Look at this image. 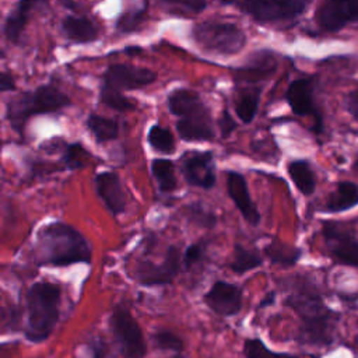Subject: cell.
<instances>
[{
  "mask_svg": "<svg viewBox=\"0 0 358 358\" xmlns=\"http://www.w3.org/2000/svg\"><path fill=\"white\" fill-rule=\"evenodd\" d=\"M284 305L291 308L299 317L298 341L313 347L333 344L340 313L330 309L322 295L306 281H298L285 296Z\"/></svg>",
  "mask_w": 358,
  "mask_h": 358,
  "instance_id": "obj_1",
  "label": "cell"
},
{
  "mask_svg": "<svg viewBox=\"0 0 358 358\" xmlns=\"http://www.w3.org/2000/svg\"><path fill=\"white\" fill-rule=\"evenodd\" d=\"M34 253L38 266L52 267L88 264L92 259V250L85 236L63 221H52L38 229Z\"/></svg>",
  "mask_w": 358,
  "mask_h": 358,
  "instance_id": "obj_2",
  "label": "cell"
},
{
  "mask_svg": "<svg viewBox=\"0 0 358 358\" xmlns=\"http://www.w3.org/2000/svg\"><path fill=\"white\" fill-rule=\"evenodd\" d=\"M62 303V288L59 284L42 280L34 282L25 294L27 324L24 336L31 343L46 341L53 333Z\"/></svg>",
  "mask_w": 358,
  "mask_h": 358,
  "instance_id": "obj_3",
  "label": "cell"
},
{
  "mask_svg": "<svg viewBox=\"0 0 358 358\" xmlns=\"http://www.w3.org/2000/svg\"><path fill=\"white\" fill-rule=\"evenodd\" d=\"M168 109L178 117L176 131L183 141L214 138L213 117L200 95L189 88H175L166 98Z\"/></svg>",
  "mask_w": 358,
  "mask_h": 358,
  "instance_id": "obj_4",
  "label": "cell"
},
{
  "mask_svg": "<svg viewBox=\"0 0 358 358\" xmlns=\"http://www.w3.org/2000/svg\"><path fill=\"white\" fill-rule=\"evenodd\" d=\"M71 105L69 95L52 84L24 91L7 101L6 119L11 129L22 136L27 122L36 115L59 112Z\"/></svg>",
  "mask_w": 358,
  "mask_h": 358,
  "instance_id": "obj_5",
  "label": "cell"
},
{
  "mask_svg": "<svg viewBox=\"0 0 358 358\" xmlns=\"http://www.w3.org/2000/svg\"><path fill=\"white\" fill-rule=\"evenodd\" d=\"M193 41L207 52L229 56L241 52L246 43L245 32L234 22L204 21L192 29Z\"/></svg>",
  "mask_w": 358,
  "mask_h": 358,
  "instance_id": "obj_6",
  "label": "cell"
},
{
  "mask_svg": "<svg viewBox=\"0 0 358 358\" xmlns=\"http://www.w3.org/2000/svg\"><path fill=\"white\" fill-rule=\"evenodd\" d=\"M109 326L113 338L124 358H144L147 355V344L140 324L123 303L113 306L109 316Z\"/></svg>",
  "mask_w": 358,
  "mask_h": 358,
  "instance_id": "obj_7",
  "label": "cell"
},
{
  "mask_svg": "<svg viewBox=\"0 0 358 358\" xmlns=\"http://www.w3.org/2000/svg\"><path fill=\"white\" fill-rule=\"evenodd\" d=\"M257 22L291 21L303 14L310 0H227Z\"/></svg>",
  "mask_w": 358,
  "mask_h": 358,
  "instance_id": "obj_8",
  "label": "cell"
},
{
  "mask_svg": "<svg viewBox=\"0 0 358 358\" xmlns=\"http://www.w3.org/2000/svg\"><path fill=\"white\" fill-rule=\"evenodd\" d=\"M180 264V250L176 245H171L168 246L161 263H152L148 260L140 262L134 268V278L143 287L168 285L179 274Z\"/></svg>",
  "mask_w": 358,
  "mask_h": 358,
  "instance_id": "obj_9",
  "label": "cell"
},
{
  "mask_svg": "<svg viewBox=\"0 0 358 358\" xmlns=\"http://www.w3.org/2000/svg\"><path fill=\"white\" fill-rule=\"evenodd\" d=\"M322 236L329 256L338 264L358 267V239L336 222L322 224Z\"/></svg>",
  "mask_w": 358,
  "mask_h": 358,
  "instance_id": "obj_10",
  "label": "cell"
},
{
  "mask_svg": "<svg viewBox=\"0 0 358 358\" xmlns=\"http://www.w3.org/2000/svg\"><path fill=\"white\" fill-rule=\"evenodd\" d=\"M180 172L187 185L210 190L217 183L215 161L211 151H189L180 159Z\"/></svg>",
  "mask_w": 358,
  "mask_h": 358,
  "instance_id": "obj_11",
  "label": "cell"
},
{
  "mask_svg": "<svg viewBox=\"0 0 358 358\" xmlns=\"http://www.w3.org/2000/svg\"><path fill=\"white\" fill-rule=\"evenodd\" d=\"M157 80V74L145 67L115 63L110 64L102 76L103 87L123 92L127 90H137L147 87Z\"/></svg>",
  "mask_w": 358,
  "mask_h": 358,
  "instance_id": "obj_12",
  "label": "cell"
},
{
  "mask_svg": "<svg viewBox=\"0 0 358 358\" xmlns=\"http://www.w3.org/2000/svg\"><path fill=\"white\" fill-rule=\"evenodd\" d=\"M285 99L291 110L298 116L313 117L316 133H322L323 120L315 101V80L313 78H296L294 80L285 92Z\"/></svg>",
  "mask_w": 358,
  "mask_h": 358,
  "instance_id": "obj_13",
  "label": "cell"
},
{
  "mask_svg": "<svg viewBox=\"0 0 358 358\" xmlns=\"http://www.w3.org/2000/svg\"><path fill=\"white\" fill-rule=\"evenodd\" d=\"M316 24L326 32H337L358 22V0H323L315 14Z\"/></svg>",
  "mask_w": 358,
  "mask_h": 358,
  "instance_id": "obj_14",
  "label": "cell"
},
{
  "mask_svg": "<svg viewBox=\"0 0 358 358\" xmlns=\"http://www.w3.org/2000/svg\"><path fill=\"white\" fill-rule=\"evenodd\" d=\"M203 302L218 316L231 317L241 312L243 292L238 284L217 280L203 295Z\"/></svg>",
  "mask_w": 358,
  "mask_h": 358,
  "instance_id": "obj_15",
  "label": "cell"
},
{
  "mask_svg": "<svg viewBox=\"0 0 358 358\" xmlns=\"http://www.w3.org/2000/svg\"><path fill=\"white\" fill-rule=\"evenodd\" d=\"M94 183L96 194L106 210L113 217L123 214L127 206V196L119 175L113 171H102L95 175Z\"/></svg>",
  "mask_w": 358,
  "mask_h": 358,
  "instance_id": "obj_16",
  "label": "cell"
},
{
  "mask_svg": "<svg viewBox=\"0 0 358 358\" xmlns=\"http://www.w3.org/2000/svg\"><path fill=\"white\" fill-rule=\"evenodd\" d=\"M227 192L243 220L256 227L260 224V213L253 203L246 178L236 171L227 172Z\"/></svg>",
  "mask_w": 358,
  "mask_h": 358,
  "instance_id": "obj_17",
  "label": "cell"
},
{
  "mask_svg": "<svg viewBox=\"0 0 358 358\" xmlns=\"http://www.w3.org/2000/svg\"><path fill=\"white\" fill-rule=\"evenodd\" d=\"M277 69V57L271 50H259L234 71V80L246 84H256L270 77Z\"/></svg>",
  "mask_w": 358,
  "mask_h": 358,
  "instance_id": "obj_18",
  "label": "cell"
},
{
  "mask_svg": "<svg viewBox=\"0 0 358 358\" xmlns=\"http://www.w3.org/2000/svg\"><path fill=\"white\" fill-rule=\"evenodd\" d=\"M48 6L49 0H18L4 21L3 32L6 38L13 43H20L31 14L38 10H45Z\"/></svg>",
  "mask_w": 358,
  "mask_h": 358,
  "instance_id": "obj_19",
  "label": "cell"
},
{
  "mask_svg": "<svg viewBox=\"0 0 358 358\" xmlns=\"http://www.w3.org/2000/svg\"><path fill=\"white\" fill-rule=\"evenodd\" d=\"M62 32L74 43H90L99 38L98 25L83 15H67L62 21Z\"/></svg>",
  "mask_w": 358,
  "mask_h": 358,
  "instance_id": "obj_20",
  "label": "cell"
},
{
  "mask_svg": "<svg viewBox=\"0 0 358 358\" xmlns=\"http://www.w3.org/2000/svg\"><path fill=\"white\" fill-rule=\"evenodd\" d=\"M358 206V186L350 180L338 182L322 208L323 213H343Z\"/></svg>",
  "mask_w": 358,
  "mask_h": 358,
  "instance_id": "obj_21",
  "label": "cell"
},
{
  "mask_svg": "<svg viewBox=\"0 0 358 358\" xmlns=\"http://www.w3.org/2000/svg\"><path fill=\"white\" fill-rule=\"evenodd\" d=\"M287 173L296 190L303 196H312L316 190V176L306 159H292L287 164Z\"/></svg>",
  "mask_w": 358,
  "mask_h": 358,
  "instance_id": "obj_22",
  "label": "cell"
},
{
  "mask_svg": "<svg viewBox=\"0 0 358 358\" xmlns=\"http://www.w3.org/2000/svg\"><path fill=\"white\" fill-rule=\"evenodd\" d=\"M263 252L271 264H280L285 267L296 264L302 256V250L299 248L288 245L278 239H273L270 243H267Z\"/></svg>",
  "mask_w": 358,
  "mask_h": 358,
  "instance_id": "obj_23",
  "label": "cell"
},
{
  "mask_svg": "<svg viewBox=\"0 0 358 358\" xmlns=\"http://www.w3.org/2000/svg\"><path fill=\"white\" fill-rule=\"evenodd\" d=\"M151 173L161 193L169 194L178 189L175 164L169 158H154L151 161Z\"/></svg>",
  "mask_w": 358,
  "mask_h": 358,
  "instance_id": "obj_24",
  "label": "cell"
},
{
  "mask_svg": "<svg viewBox=\"0 0 358 358\" xmlns=\"http://www.w3.org/2000/svg\"><path fill=\"white\" fill-rule=\"evenodd\" d=\"M87 127L99 144L112 141L119 136L117 122L115 119L105 117L96 113H91L87 117Z\"/></svg>",
  "mask_w": 358,
  "mask_h": 358,
  "instance_id": "obj_25",
  "label": "cell"
},
{
  "mask_svg": "<svg viewBox=\"0 0 358 358\" xmlns=\"http://www.w3.org/2000/svg\"><path fill=\"white\" fill-rule=\"evenodd\" d=\"M260 87L242 90L235 102V113L242 123H250L259 109L260 102Z\"/></svg>",
  "mask_w": 358,
  "mask_h": 358,
  "instance_id": "obj_26",
  "label": "cell"
},
{
  "mask_svg": "<svg viewBox=\"0 0 358 358\" xmlns=\"http://www.w3.org/2000/svg\"><path fill=\"white\" fill-rule=\"evenodd\" d=\"M263 264V257L252 249H248L242 243L234 245V257L229 263V268L235 274H245Z\"/></svg>",
  "mask_w": 358,
  "mask_h": 358,
  "instance_id": "obj_27",
  "label": "cell"
},
{
  "mask_svg": "<svg viewBox=\"0 0 358 358\" xmlns=\"http://www.w3.org/2000/svg\"><path fill=\"white\" fill-rule=\"evenodd\" d=\"M147 143L150 147L164 155L173 154L175 151V138L169 129L161 124H152L147 133Z\"/></svg>",
  "mask_w": 358,
  "mask_h": 358,
  "instance_id": "obj_28",
  "label": "cell"
},
{
  "mask_svg": "<svg viewBox=\"0 0 358 358\" xmlns=\"http://www.w3.org/2000/svg\"><path fill=\"white\" fill-rule=\"evenodd\" d=\"M145 15H147V4H143L141 7H133L130 10H126L116 20L115 28L119 34L136 32L145 22Z\"/></svg>",
  "mask_w": 358,
  "mask_h": 358,
  "instance_id": "obj_29",
  "label": "cell"
},
{
  "mask_svg": "<svg viewBox=\"0 0 358 358\" xmlns=\"http://www.w3.org/2000/svg\"><path fill=\"white\" fill-rule=\"evenodd\" d=\"M157 3L166 13L180 17L199 14L207 7L206 0H157Z\"/></svg>",
  "mask_w": 358,
  "mask_h": 358,
  "instance_id": "obj_30",
  "label": "cell"
},
{
  "mask_svg": "<svg viewBox=\"0 0 358 358\" xmlns=\"http://www.w3.org/2000/svg\"><path fill=\"white\" fill-rule=\"evenodd\" d=\"M91 154L81 143L64 144L62 151V162L67 171H77L88 164Z\"/></svg>",
  "mask_w": 358,
  "mask_h": 358,
  "instance_id": "obj_31",
  "label": "cell"
},
{
  "mask_svg": "<svg viewBox=\"0 0 358 358\" xmlns=\"http://www.w3.org/2000/svg\"><path fill=\"white\" fill-rule=\"evenodd\" d=\"M242 352L245 358H299L296 355L288 352H278L268 348L262 338L259 337H248L243 341Z\"/></svg>",
  "mask_w": 358,
  "mask_h": 358,
  "instance_id": "obj_32",
  "label": "cell"
},
{
  "mask_svg": "<svg viewBox=\"0 0 358 358\" xmlns=\"http://www.w3.org/2000/svg\"><path fill=\"white\" fill-rule=\"evenodd\" d=\"M186 214L189 221L199 228L213 229L218 221L215 213L200 201H194L186 206Z\"/></svg>",
  "mask_w": 358,
  "mask_h": 358,
  "instance_id": "obj_33",
  "label": "cell"
},
{
  "mask_svg": "<svg viewBox=\"0 0 358 358\" xmlns=\"http://www.w3.org/2000/svg\"><path fill=\"white\" fill-rule=\"evenodd\" d=\"M99 101L105 106H108L113 110H117V112H127V110H133L136 108V103L131 99H129L127 96H124L123 92L115 91V90L103 87V85H101V90H99Z\"/></svg>",
  "mask_w": 358,
  "mask_h": 358,
  "instance_id": "obj_34",
  "label": "cell"
},
{
  "mask_svg": "<svg viewBox=\"0 0 358 358\" xmlns=\"http://www.w3.org/2000/svg\"><path fill=\"white\" fill-rule=\"evenodd\" d=\"M152 343L154 345L161 351H173V352H182L185 350V343L182 337H179L176 333L171 330H157L152 334Z\"/></svg>",
  "mask_w": 358,
  "mask_h": 358,
  "instance_id": "obj_35",
  "label": "cell"
},
{
  "mask_svg": "<svg viewBox=\"0 0 358 358\" xmlns=\"http://www.w3.org/2000/svg\"><path fill=\"white\" fill-rule=\"evenodd\" d=\"M206 253V243L204 242H196L189 245L183 255H182V264L185 268H190L194 264H197Z\"/></svg>",
  "mask_w": 358,
  "mask_h": 358,
  "instance_id": "obj_36",
  "label": "cell"
},
{
  "mask_svg": "<svg viewBox=\"0 0 358 358\" xmlns=\"http://www.w3.org/2000/svg\"><path fill=\"white\" fill-rule=\"evenodd\" d=\"M90 358H109V344L103 337H92L88 341Z\"/></svg>",
  "mask_w": 358,
  "mask_h": 358,
  "instance_id": "obj_37",
  "label": "cell"
},
{
  "mask_svg": "<svg viewBox=\"0 0 358 358\" xmlns=\"http://www.w3.org/2000/svg\"><path fill=\"white\" fill-rule=\"evenodd\" d=\"M218 127H220V131H221V136L224 138L229 137L231 133L236 129V123L234 120V117L231 116V113L228 112V109H224L221 112V117L218 120Z\"/></svg>",
  "mask_w": 358,
  "mask_h": 358,
  "instance_id": "obj_38",
  "label": "cell"
},
{
  "mask_svg": "<svg viewBox=\"0 0 358 358\" xmlns=\"http://www.w3.org/2000/svg\"><path fill=\"white\" fill-rule=\"evenodd\" d=\"M345 108L347 112L358 120V88L351 91L347 96H345Z\"/></svg>",
  "mask_w": 358,
  "mask_h": 358,
  "instance_id": "obj_39",
  "label": "cell"
},
{
  "mask_svg": "<svg viewBox=\"0 0 358 358\" xmlns=\"http://www.w3.org/2000/svg\"><path fill=\"white\" fill-rule=\"evenodd\" d=\"M0 90L3 92L15 90V81H14L13 76L8 74L7 71H1V74H0Z\"/></svg>",
  "mask_w": 358,
  "mask_h": 358,
  "instance_id": "obj_40",
  "label": "cell"
},
{
  "mask_svg": "<svg viewBox=\"0 0 358 358\" xmlns=\"http://www.w3.org/2000/svg\"><path fill=\"white\" fill-rule=\"evenodd\" d=\"M275 302V292L274 291H271V292H268L263 299H262V302H260V305H259V308H266V306H271L273 303Z\"/></svg>",
  "mask_w": 358,
  "mask_h": 358,
  "instance_id": "obj_41",
  "label": "cell"
},
{
  "mask_svg": "<svg viewBox=\"0 0 358 358\" xmlns=\"http://www.w3.org/2000/svg\"><path fill=\"white\" fill-rule=\"evenodd\" d=\"M169 358H185V357H183L180 352H175V354H173L172 357H169Z\"/></svg>",
  "mask_w": 358,
  "mask_h": 358,
  "instance_id": "obj_42",
  "label": "cell"
},
{
  "mask_svg": "<svg viewBox=\"0 0 358 358\" xmlns=\"http://www.w3.org/2000/svg\"><path fill=\"white\" fill-rule=\"evenodd\" d=\"M354 169L358 172V158H357V161H355V164H354Z\"/></svg>",
  "mask_w": 358,
  "mask_h": 358,
  "instance_id": "obj_43",
  "label": "cell"
},
{
  "mask_svg": "<svg viewBox=\"0 0 358 358\" xmlns=\"http://www.w3.org/2000/svg\"><path fill=\"white\" fill-rule=\"evenodd\" d=\"M355 344H357V345H358V334H357V336H355Z\"/></svg>",
  "mask_w": 358,
  "mask_h": 358,
  "instance_id": "obj_44",
  "label": "cell"
}]
</instances>
